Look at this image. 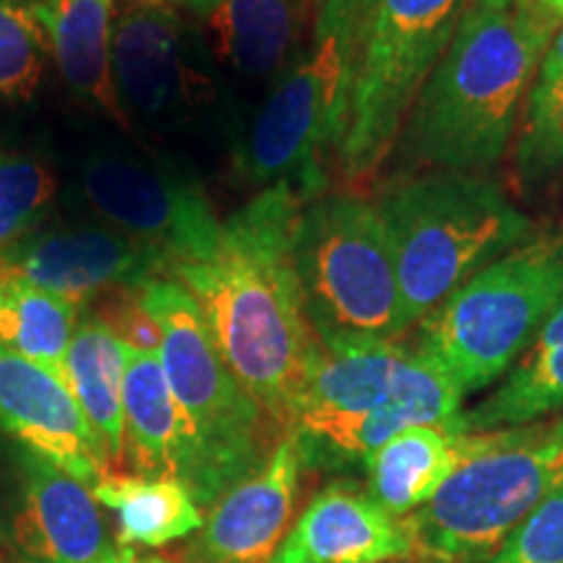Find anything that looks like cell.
<instances>
[{"mask_svg": "<svg viewBox=\"0 0 563 563\" xmlns=\"http://www.w3.org/2000/svg\"><path fill=\"white\" fill-rule=\"evenodd\" d=\"M302 473L298 441L285 433L256 473L209 506L183 563H272L298 519Z\"/></svg>", "mask_w": 563, "mask_h": 563, "instance_id": "cell-13", "label": "cell"}, {"mask_svg": "<svg viewBox=\"0 0 563 563\" xmlns=\"http://www.w3.org/2000/svg\"><path fill=\"white\" fill-rule=\"evenodd\" d=\"M410 532L365 485L334 481L313 493L272 563H407Z\"/></svg>", "mask_w": 563, "mask_h": 563, "instance_id": "cell-16", "label": "cell"}, {"mask_svg": "<svg viewBox=\"0 0 563 563\" xmlns=\"http://www.w3.org/2000/svg\"><path fill=\"white\" fill-rule=\"evenodd\" d=\"M467 9L470 0H350V104L336 152L347 178L371 175L394 152Z\"/></svg>", "mask_w": 563, "mask_h": 563, "instance_id": "cell-7", "label": "cell"}, {"mask_svg": "<svg viewBox=\"0 0 563 563\" xmlns=\"http://www.w3.org/2000/svg\"><path fill=\"white\" fill-rule=\"evenodd\" d=\"M79 308L19 274L0 272V344L66 378Z\"/></svg>", "mask_w": 563, "mask_h": 563, "instance_id": "cell-25", "label": "cell"}, {"mask_svg": "<svg viewBox=\"0 0 563 563\" xmlns=\"http://www.w3.org/2000/svg\"><path fill=\"white\" fill-rule=\"evenodd\" d=\"M313 0H224L207 19L217 51L249 79L279 74L306 32Z\"/></svg>", "mask_w": 563, "mask_h": 563, "instance_id": "cell-23", "label": "cell"}, {"mask_svg": "<svg viewBox=\"0 0 563 563\" xmlns=\"http://www.w3.org/2000/svg\"><path fill=\"white\" fill-rule=\"evenodd\" d=\"M84 199L112 230L157 253L167 272L214 249L222 220L194 183L125 154L97 152L81 167Z\"/></svg>", "mask_w": 563, "mask_h": 563, "instance_id": "cell-11", "label": "cell"}, {"mask_svg": "<svg viewBox=\"0 0 563 563\" xmlns=\"http://www.w3.org/2000/svg\"><path fill=\"white\" fill-rule=\"evenodd\" d=\"M350 0H323L316 40L306 58L282 70L249 133L235 165L251 186L290 183L316 199L323 188L321 162L340 152L350 104Z\"/></svg>", "mask_w": 563, "mask_h": 563, "instance_id": "cell-9", "label": "cell"}, {"mask_svg": "<svg viewBox=\"0 0 563 563\" xmlns=\"http://www.w3.org/2000/svg\"><path fill=\"white\" fill-rule=\"evenodd\" d=\"M183 3L188 5V9H191L196 16H201V19H209L211 13H214L217 9H220V5L224 3V0H183Z\"/></svg>", "mask_w": 563, "mask_h": 563, "instance_id": "cell-32", "label": "cell"}, {"mask_svg": "<svg viewBox=\"0 0 563 563\" xmlns=\"http://www.w3.org/2000/svg\"><path fill=\"white\" fill-rule=\"evenodd\" d=\"M0 272L45 287L76 308H87L104 290H141L167 266L157 253L133 243L123 232L100 224L34 232L0 264Z\"/></svg>", "mask_w": 563, "mask_h": 563, "instance_id": "cell-14", "label": "cell"}, {"mask_svg": "<svg viewBox=\"0 0 563 563\" xmlns=\"http://www.w3.org/2000/svg\"><path fill=\"white\" fill-rule=\"evenodd\" d=\"M51 45L32 0H0V100L26 102L45 76Z\"/></svg>", "mask_w": 563, "mask_h": 563, "instance_id": "cell-28", "label": "cell"}, {"mask_svg": "<svg viewBox=\"0 0 563 563\" xmlns=\"http://www.w3.org/2000/svg\"><path fill=\"white\" fill-rule=\"evenodd\" d=\"M555 412H563V295L501 384L460 412V426L467 433L501 431Z\"/></svg>", "mask_w": 563, "mask_h": 563, "instance_id": "cell-21", "label": "cell"}, {"mask_svg": "<svg viewBox=\"0 0 563 563\" xmlns=\"http://www.w3.org/2000/svg\"><path fill=\"white\" fill-rule=\"evenodd\" d=\"M139 300L157 323L159 363L183 420L178 481L196 504L211 506L256 473L285 433L232 376L199 302L178 279L146 282Z\"/></svg>", "mask_w": 563, "mask_h": 563, "instance_id": "cell-3", "label": "cell"}, {"mask_svg": "<svg viewBox=\"0 0 563 563\" xmlns=\"http://www.w3.org/2000/svg\"><path fill=\"white\" fill-rule=\"evenodd\" d=\"M97 563H173L167 559H159V555H150V553H139L129 545H118L112 551L100 559Z\"/></svg>", "mask_w": 563, "mask_h": 563, "instance_id": "cell-30", "label": "cell"}, {"mask_svg": "<svg viewBox=\"0 0 563 563\" xmlns=\"http://www.w3.org/2000/svg\"><path fill=\"white\" fill-rule=\"evenodd\" d=\"M397 266L407 323L418 327L485 266L534 235L498 183L477 173H420L376 201Z\"/></svg>", "mask_w": 563, "mask_h": 563, "instance_id": "cell-4", "label": "cell"}, {"mask_svg": "<svg viewBox=\"0 0 563 563\" xmlns=\"http://www.w3.org/2000/svg\"><path fill=\"white\" fill-rule=\"evenodd\" d=\"M561 24L470 5L407 112L397 139L405 165L422 173H481L498 165Z\"/></svg>", "mask_w": 563, "mask_h": 563, "instance_id": "cell-2", "label": "cell"}, {"mask_svg": "<svg viewBox=\"0 0 563 563\" xmlns=\"http://www.w3.org/2000/svg\"><path fill=\"white\" fill-rule=\"evenodd\" d=\"M306 316L321 344L399 340L410 323L376 201L316 196L302 207L292 245Z\"/></svg>", "mask_w": 563, "mask_h": 563, "instance_id": "cell-8", "label": "cell"}, {"mask_svg": "<svg viewBox=\"0 0 563 563\" xmlns=\"http://www.w3.org/2000/svg\"><path fill=\"white\" fill-rule=\"evenodd\" d=\"M129 3H152V5H175V3H183V0H129Z\"/></svg>", "mask_w": 563, "mask_h": 563, "instance_id": "cell-34", "label": "cell"}, {"mask_svg": "<svg viewBox=\"0 0 563 563\" xmlns=\"http://www.w3.org/2000/svg\"><path fill=\"white\" fill-rule=\"evenodd\" d=\"M51 58L76 95L125 123L112 87V21L115 0H32Z\"/></svg>", "mask_w": 563, "mask_h": 563, "instance_id": "cell-19", "label": "cell"}, {"mask_svg": "<svg viewBox=\"0 0 563 563\" xmlns=\"http://www.w3.org/2000/svg\"><path fill=\"white\" fill-rule=\"evenodd\" d=\"M0 431L87 483L110 475L102 443L70 386L0 344Z\"/></svg>", "mask_w": 563, "mask_h": 563, "instance_id": "cell-15", "label": "cell"}, {"mask_svg": "<svg viewBox=\"0 0 563 563\" xmlns=\"http://www.w3.org/2000/svg\"><path fill=\"white\" fill-rule=\"evenodd\" d=\"M473 9H490V11H501V9H511V0H470Z\"/></svg>", "mask_w": 563, "mask_h": 563, "instance_id": "cell-33", "label": "cell"}, {"mask_svg": "<svg viewBox=\"0 0 563 563\" xmlns=\"http://www.w3.org/2000/svg\"><path fill=\"white\" fill-rule=\"evenodd\" d=\"M112 87L123 115L159 121L191 97V70L175 5L129 3L112 21Z\"/></svg>", "mask_w": 563, "mask_h": 563, "instance_id": "cell-17", "label": "cell"}, {"mask_svg": "<svg viewBox=\"0 0 563 563\" xmlns=\"http://www.w3.org/2000/svg\"><path fill=\"white\" fill-rule=\"evenodd\" d=\"M563 488V412L473 433L470 456L410 517L415 561L485 563L509 532Z\"/></svg>", "mask_w": 563, "mask_h": 563, "instance_id": "cell-5", "label": "cell"}, {"mask_svg": "<svg viewBox=\"0 0 563 563\" xmlns=\"http://www.w3.org/2000/svg\"><path fill=\"white\" fill-rule=\"evenodd\" d=\"M561 295L563 230L534 232L422 316L412 347L470 397L514 368Z\"/></svg>", "mask_w": 563, "mask_h": 563, "instance_id": "cell-6", "label": "cell"}, {"mask_svg": "<svg viewBox=\"0 0 563 563\" xmlns=\"http://www.w3.org/2000/svg\"><path fill=\"white\" fill-rule=\"evenodd\" d=\"M0 543L30 563H97L112 551L89 485L26 446L0 498Z\"/></svg>", "mask_w": 563, "mask_h": 563, "instance_id": "cell-12", "label": "cell"}, {"mask_svg": "<svg viewBox=\"0 0 563 563\" xmlns=\"http://www.w3.org/2000/svg\"><path fill=\"white\" fill-rule=\"evenodd\" d=\"M485 563H563V488L534 506Z\"/></svg>", "mask_w": 563, "mask_h": 563, "instance_id": "cell-29", "label": "cell"}, {"mask_svg": "<svg viewBox=\"0 0 563 563\" xmlns=\"http://www.w3.org/2000/svg\"><path fill=\"white\" fill-rule=\"evenodd\" d=\"M470 449L473 433L462 431L460 415L405 428L365 462V490L394 519H407L441 490Z\"/></svg>", "mask_w": 563, "mask_h": 563, "instance_id": "cell-18", "label": "cell"}, {"mask_svg": "<svg viewBox=\"0 0 563 563\" xmlns=\"http://www.w3.org/2000/svg\"><path fill=\"white\" fill-rule=\"evenodd\" d=\"M129 342L102 313H84L76 321L68 347L66 378L84 418L102 443L110 475L125 464L123 441V382Z\"/></svg>", "mask_w": 563, "mask_h": 563, "instance_id": "cell-20", "label": "cell"}, {"mask_svg": "<svg viewBox=\"0 0 563 563\" xmlns=\"http://www.w3.org/2000/svg\"><path fill=\"white\" fill-rule=\"evenodd\" d=\"M462 402L452 378L402 340L319 342L290 431L371 418L443 422Z\"/></svg>", "mask_w": 563, "mask_h": 563, "instance_id": "cell-10", "label": "cell"}, {"mask_svg": "<svg viewBox=\"0 0 563 563\" xmlns=\"http://www.w3.org/2000/svg\"><path fill=\"white\" fill-rule=\"evenodd\" d=\"M97 504L118 517V543L159 548L199 532L201 506L175 477L112 473L91 485Z\"/></svg>", "mask_w": 563, "mask_h": 563, "instance_id": "cell-24", "label": "cell"}, {"mask_svg": "<svg viewBox=\"0 0 563 563\" xmlns=\"http://www.w3.org/2000/svg\"><path fill=\"white\" fill-rule=\"evenodd\" d=\"M58 183L45 159L0 150V264L40 232Z\"/></svg>", "mask_w": 563, "mask_h": 563, "instance_id": "cell-27", "label": "cell"}, {"mask_svg": "<svg viewBox=\"0 0 563 563\" xmlns=\"http://www.w3.org/2000/svg\"><path fill=\"white\" fill-rule=\"evenodd\" d=\"M308 201L290 183L264 188L222 220L220 241L207 256L170 272L199 302L232 376L282 433L290 431L319 355L292 262L295 232Z\"/></svg>", "mask_w": 563, "mask_h": 563, "instance_id": "cell-1", "label": "cell"}, {"mask_svg": "<svg viewBox=\"0 0 563 563\" xmlns=\"http://www.w3.org/2000/svg\"><path fill=\"white\" fill-rule=\"evenodd\" d=\"M511 9L517 13H525V16H538V19H555V21H563L555 16L551 11V0H511Z\"/></svg>", "mask_w": 563, "mask_h": 563, "instance_id": "cell-31", "label": "cell"}, {"mask_svg": "<svg viewBox=\"0 0 563 563\" xmlns=\"http://www.w3.org/2000/svg\"><path fill=\"white\" fill-rule=\"evenodd\" d=\"M517 167L540 180L563 167V24L540 60L519 121Z\"/></svg>", "mask_w": 563, "mask_h": 563, "instance_id": "cell-26", "label": "cell"}, {"mask_svg": "<svg viewBox=\"0 0 563 563\" xmlns=\"http://www.w3.org/2000/svg\"><path fill=\"white\" fill-rule=\"evenodd\" d=\"M123 441L125 462L131 464L133 475L178 481L183 420L157 350L129 344L123 382Z\"/></svg>", "mask_w": 563, "mask_h": 563, "instance_id": "cell-22", "label": "cell"}, {"mask_svg": "<svg viewBox=\"0 0 563 563\" xmlns=\"http://www.w3.org/2000/svg\"><path fill=\"white\" fill-rule=\"evenodd\" d=\"M551 11H553L559 19H563V0H551Z\"/></svg>", "mask_w": 563, "mask_h": 563, "instance_id": "cell-35", "label": "cell"}]
</instances>
